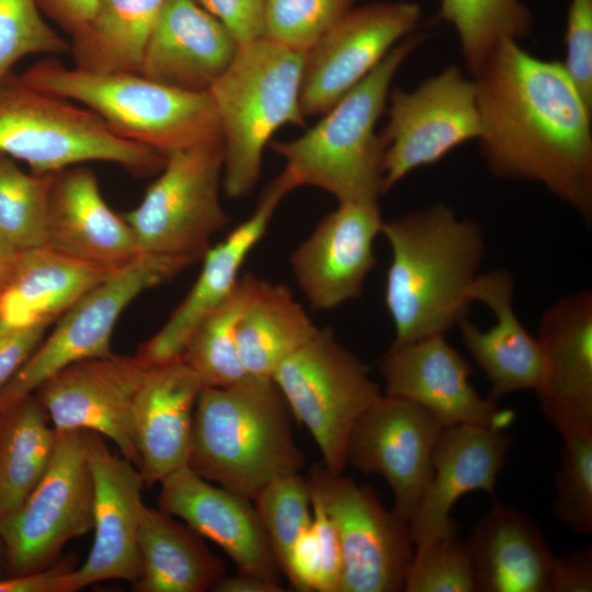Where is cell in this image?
Here are the masks:
<instances>
[{
  "mask_svg": "<svg viewBox=\"0 0 592 592\" xmlns=\"http://www.w3.org/2000/svg\"><path fill=\"white\" fill-rule=\"evenodd\" d=\"M441 422L423 407L383 395L353 425L345 464L389 485L391 511L410 522L433 476Z\"/></svg>",
  "mask_w": 592,
  "mask_h": 592,
  "instance_id": "obj_15",
  "label": "cell"
},
{
  "mask_svg": "<svg viewBox=\"0 0 592 592\" xmlns=\"http://www.w3.org/2000/svg\"><path fill=\"white\" fill-rule=\"evenodd\" d=\"M251 501L283 573L294 543L312 522L307 478L300 473L277 477L261 488Z\"/></svg>",
  "mask_w": 592,
  "mask_h": 592,
  "instance_id": "obj_37",
  "label": "cell"
},
{
  "mask_svg": "<svg viewBox=\"0 0 592 592\" xmlns=\"http://www.w3.org/2000/svg\"><path fill=\"white\" fill-rule=\"evenodd\" d=\"M113 271L46 244L21 251L0 288V321L13 328L48 327Z\"/></svg>",
  "mask_w": 592,
  "mask_h": 592,
  "instance_id": "obj_29",
  "label": "cell"
},
{
  "mask_svg": "<svg viewBox=\"0 0 592 592\" xmlns=\"http://www.w3.org/2000/svg\"><path fill=\"white\" fill-rule=\"evenodd\" d=\"M93 478L86 430H56L49 464L23 504L0 520L9 576L55 565L64 547L93 528Z\"/></svg>",
  "mask_w": 592,
  "mask_h": 592,
  "instance_id": "obj_10",
  "label": "cell"
},
{
  "mask_svg": "<svg viewBox=\"0 0 592 592\" xmlns=\"http://www.w3.org/2000/svg\"><path fill=\"white\" fill-rule=\"evenodd\" d=\"M514 280L508 270L480 273L469 298L486 305L496 317L488 330H480L467 318L459 323L462 340L483 371L491 390L489 398L526 389L535 390L543 376V353L537 338L522 325L513 308Z\"/></svg>",
  "mask_w": 592,
  "mask_h": 592,
  "instance_id": "obj_27",
  "label": "cell"
},
{
  "mask_svg": "<svg viewBox=\"0 0 592 592\" xmlns=\"http://www.w3.org/2000/svg\"><path fill=\"white\" fill-rule=\"evenodd\" d=\"M239 47L230 32L196 0H166L138 73L175 89L208 92Z\"/></svg>",
  "mask_w": 592,
  "mask_h": 592,
  "instance_id": "obj_24",
  "label": "cell"
},
{
  "mask_svg": "<svg viewBox=\"0 0 592 592\" xmlns=\"http://www.w3.org/2000/svg\"><path fill=\"white\" fill-rule=\"evenodd\" d=\"M138 547L141 574L137 592H204L226 574L225 562L185 523L144 506Z\"/></svg>",
  "mask_w": 592,
  "mask_h": 592,
  "instance_id": "obj_30",
  "label": "cell"
},
{
  "mask_svg": "<svg viewBox=\"0 0 592 592\" xmlns=\"http://www.w3.org/2000/svg\"><path fill=\"white\" fill-rule=\"evenodd\" d=\"M46 328L47 326L13 328L0 321V388L41 343Z\"/></svg>",
  "mask_w": 592,
  "mask_h": 592,
  "instance_id": "obj_45",
  "label": "cell"
},
{
  "mask_svg": "<svg viewBox=\"0 0 592 592\" xmlns=\"http://www.w3.org/2000/svg\"><path fill=\"white\" fill-rule=\"evenodd\" d=\"M384 145L386 193L413 170L433 164L453 149L482 134L476 84L457 66H447L415 89H394Z\"/></svg>",
  "mask_w": 592,
  "mask_h": 592,
  "instance_id": "obj_13",
  "label": "cell"
},
{
  "mask_svg": "<svg viewBox=\"0 0 592 592\" xmlns=\"http://www.w3.org/2000/svg\"><path fill=\"white\" fill-rule=\"evenodd\" d=\"M0 567L4 568L5 571H7V567H5V560H4V555H3V550H2V547H1V544H0ZM8 572V571H7ZM7 574H3L1 571H0V577H4Z\"/></svg>",
  "mask_w": 592,
  "mask_h": 592,
  "instance_id": "obj_52",
  "label": "cell"
},
{
  "mask_svg": "<svg viewBox=\"0 0 592 592\" xmlns=\"http://www.w3.org/2000/svg\"><path fill=\"white\" fill-rule=\"evenodd\" d=\"M166 0H96L91 19L70 35L75 65L92 71L139 72Z\"/></svg>",
  "mask_w": 592,
  "mask_h": 592,
  "instance_id": "obj_32",
  "label": "cell"
},
{
  "mask_svg": "<svg viewBox=\"0 0 592 592\" xmlns=\"http://www.w3.org/2000/svg\"><path fill=\"white\" fill-rule=\"evenodd\" d=\"M356 0H265L264 37L307 52Z\"/></svg>",
  "mask_w": 592,
  "mask_h": 592,
  "instance_id": "obj_40",
  "label": "cell"
},
{
  "mask_svg": "<svg viewBox=\"0 0 592 592\" xmlns=\"http://www.w3.org/2000/svg\"><path fill=\"white\" fill-rule=\"evenodd\" d=\"M511 437L500 429L459 423L442 429L433 452V476L409 522L414 546L458 526L455 502L473 491L493 497Z\"/></svg>",
  "mask_w": 592,
  "mask_h": 592,
  "instance_id": "obj_23",
  "label": "cell"
},
{
  "mask_svg": "<svg viewBox=\"0 0 592 592\" xmlns=\"http://www.w3.org/2000/svg\"><path fill=\"white\" fill-rule=\"evenodd\" d=\"M563 449L555 477L553 511L572 532L592 533V430L560 435Z\"/></svg>",
  "mask_w": 592,
  "mask_h": 592,
  "instance_id": "obj_39",
  "label": "cell"
},
{
  "mask_svg": "<svg viewBox=\"0 0 592 592\" xmlns=\"http://www.w3.org/2000/svg\"><path fill=\"white\" fill-rule=\"evenodd\" d=\"M0 153L37 174L105 161L147 177L166 162L164 155L114 134L84 106L38 91L13 72L0 84Z\"/></svg>",
  "mask_w": 592,
  "mask_h": 592,
  "instance_id": "obj_7",
  "label": "cell"
},
{
  "mask_svg": "<svg viewBox=\"0 0 592 592\" xmlns=\"http://www.w3.org/2000/svg\"><path fill=\"white\" fill-rule=\"evenodd\" d=\"M194 262L184 257L138 254L114 270L59 318L48 338L0 388V409L33 394L47 378L75 362L113 354L112 332L123 310L139 294Z\"/></svg>",
  "mask_w": 592,
  "mask_h": 592,
  "instance_id": "obj_11",
  "label": "cell"
},
{
  "mask_svg": "<svg viewBox=\"0 0 592 592\" xmlns=\"http://www.w3.org/2000/svg\"><path fill=\"white\" fill-rule=\"evenodd\" d=\"M214 592H282L281 583L269 581L252 574L239 572L237 576H224L210 589Z\"/></svg>",
  "mask_w": 592,
  "mask_h": 592,
  "instance_id": "obj_50",
  "label": "cell"
},
{
  "mask_svg": "<svg viewBox=\"0 0 592 592\" xmlns=\"http://www.w3.org/2000/svg\"><path fill=\"white\" fill-rule=\"evenodd\" d=\"M311 527L320 553V574L317 592H339L341 553L335 528L321 503L311 496Z\"/></svg>",
  "mask_w": 592,
  "mask_h": 592,
  "instance_id": "obj_44",
  "label": "cell"
},
{
  "mask_svg": "<svg viewBox=\"0 0 592 592\" xmlns=\"http://www.w3.org/2000/svg\"><path fill=\"white\" fill-rule=\"evenodd\" d=\"M424 39L413 33L396 44L382 61L300 137L272 141L297 186L323 190L339 203L378 201L384 194V145L376 124L397 71Z\"/></svg>",
  "mask_w": 592,
  "mask_h": 592,
  "instance_id": "obj_5",
  "label": "cell"
},
{
  "mask_svg": "<svg viewBox=\"0 0 592 592\" xmlns=\"http://www.w3.org/2000/svg\"><path fill=\"white\" fill-rule=\"evenodd\" d=\"M310 493L329 515L340 545L339 592H399L414 546L409 523L386 510L372 487L312 465Z\"/></svg>",
  "mask_w": 592,
  "mask_h": 592,
  "instance_id": "obj_12",
  "label": "cell"
},
{
  "mask_svg": "<svg viewBox=\"0 0 592 592\" xmlns=\"http://www.w3.org/2000/svg\"><path fill=\"white\" fill-rule=\"evenodd\" d=\"M56 430L35 394L0 409V520L14 513L52 458Z\"/></svg>",
  "mask_w": 592,
  "mask_h": 592,
  "instance_id": "obj_33",
  "label": "cell"
},
{
  "mask_svg": "<svg viewBox=\"0 0 592 592\" xmlns=\"http://www.w3.org/2000/svg\"><path fill=\"white\" fill-rule=\"evenodd\" d=\"M160 485V511L218 545L239 572L280 583L278 567L250 498L204 479L187 466Z\"/></svg>",
  "mask_w": 592,
  "mask_h": 592,
  "instance_id": "obj_22",
  "label": "cell"
},
{
  "mask_svg": "<svg viewBox=\"0 0 592 592\" xmlns=\"http://www.w3.org/2000/svg\"><path fill=\"white\" fill-rule=\"evenodd\" d=\"M203 387L182 357L148 366L133 410L145 486L160 483L187 466L193 412Z\"/></svg>",
  "mask_w": 592,
  "mask_h": 592,
  "instance_id": "obj_26",
  "label": "cell"
},
{
  "mask_svg": "<svg viewBox=\"0 0 592 592\" xmlns=\"http://www.w3.org/2000/svg\"><path fill=\"white\" fill-rule=\"evenodd\" d=\"M235 37L239 46L264 35L265 0H196Z\"/></svg>",
  "mask_w": 592,
  "mask_h": 592,
  "instance_id": "obj_43",
  "label": "cell"
},
{
  "mask_svg": "<svg viewBox=\"0 0 592 592\" xmlns=\"http://www.w3.org/2000/svg\"><path fill=\"white\" fill-rule=\"evenodd\" d=\"M378 201L339 203L291 255L299 289L315 310H331L361 297L377 264L374 241L382 231Z\"/></svg>",
  "mask_w": 592,
  "mask_h": 592,
  "instance_id": "obj_17",
  "label": "cell"
},
{
  "mask_svg": "<svg viewBox=\"0 0 592 592\" xmlns=\"http://www.w3.org/2000/svg\"><path fill=\"white\" fill-rule=\"evenodd\" d=\"M19 254L20 251L0 236V288L11 276Z\"/></svg>",
  "mask_w": 592,
  "mask_h": 592,
  "instance_id": "obj_51",
  "label": "cell"
},
{
  "mask_svg": "<svg viewBox=\"0 0 592 592\" xmlns=\"http://www.w3.org/2000/svg\"><path fill=\"white\" fill-rule=\"evenodd\" d=\"M421 8L379 1L353 8L305 52L300 106L305 117L325 114L365 78L401 39L414 33Z\"/></svg>",
  "mask_w": 592,
  "mask_h": 592,
  "instance_id": "obj_14",
  "label": "cell"
},
{
  "mask_svg": "<svg viewBox=\"0 0 592 592\" xmlns=\"http://www.w3.org/2000/svg\"><path fill=\"white\" fill-rule=\"evenodd\" d=\"M41 11L69 35L92 16L96 0H37Z\"/></svg>",
  "mask_w": 592,
  "mask_h": 592,
  "instance_id": "obj_49",
  "label": "cell"
},
{
  "mask_svg": "<svg viewBox=\"0 0 592 592\" xmlns=\"http://www.w3.org/2000/svg\"><path fill=\"white\" fill-rule=\"evenodd\" d=\"M318 329L287 286L261 278L236 329L247 375L271 378L277 366Z\"/></svg>",
  "mask_w": 592,
  "mask_h": 592,
  "instance_id": "obj_31",
  "label": "cell"
},
{
  "mask_svg": "<svg viewBox=\"0 0 592 592\" xmlns=\"http://www.w3.org/2000/svg\"><path fill=\"white\" fill-rule=\"evenodd\" d=\"M73 569V561L64 560L38 572L0 577V592H72Z\"/></svg>",
  "mask_w": 592,
  "mask_h": 592,
  "instance_id": "obj_48",
  "label": "cell"
},
{
  "mask_svg": "<svg viewBox=\"0 0 592 592\" xmlns=\"http://www.w3.org/2000/svg\"><path fill=\"white\" fill-rule=\"evenodd\" d=\"M566 71L592 109V0H570L567 11Z\"/></svg>",
  "mask_w": 592,
  "mask_h": 592,
  "instance_id": "obj_42",
  "label": "cell"
},
{
  "mask_svg": "<svg viewBox=\"0 0 592 592\" xmlns=\"http://www.w3.org/2000/svg\"><path fill=\"white\" fill-rule=\"evenodd\" d=\"M69 49V42L44 20L37 0H0V84L22 58Z\"/></svg>",
  "mask_w": 592,
  "mask_h": 592,
  "instance_id": "obj_41",
  "label": "cell"
},
{
  "mask_svg": "<svg viewBox=\"0 0 592 592\" xmlns=\"http://www.w3.org/2000/svg\"><path fill=\"white\" fill-rule=\"evenodd\" d=\"M414 547L403 591L475 592L469 549L458 526Z\"/></svg>",
  "mask_w": 592,
  "mask_h": 592,
  "instance_id": "obj_38",
  "label": "cell"
},
{
  "mask_svg": "<svg viewBox=\"0 0 592 592\" xmlns=\"http://www.w3.org/2000/svg\"><path fill=\"white\" fill-rule=\"evenodd\" d=\"M466 542L475 592H549L556 557L526 513L493 501Z\"/></svg>",
  "mask_w": 592,
  "mask_h": 592,
  "instance_id": "obj_28",
  "label": "cell"
},
{
  "mask_svg": "<svg viewBox=\"0 0 592 592\" xmlns=\"http://www.w3.org/2000/svg\"><path fill=\"white\" fill-rule=\"evenodd\" d=\"M294 419L310 433L332 473H343L345 448L357 419L384 394L366 366L330 328L285 358L271 376Z\"/></svg>",
  "mask_w": 592,
  "mask_h": 592,
  "instance_id": "obj_9",
  "label": "cell"
},
{
  "mask_svg": "<svg viewBox=\"0 0 592 592\" xmlns=\"http://www.w3.org/2000/svg\"><path fill=\"white\" fill-rule=\"evenodd\" d=\"M18 77L38 91L81 103L117 136L164 156L223 139L209 92L175 89L138 72L70 68L53 56Z\"/></svg>",
  "mask_w": 592,
  "mask_h": 592,
  "instance_id": "obj_4",
  "label": "cell"
},
{
  "mask_svg": "<svg viewBox=\"0 0 592 592\" xmlns=\"http://www.w3.org/2000/svg\"><path fill=\"white\" fill-rule=\"evenodd\" d=\"M296 187L294 178L284 169L263 189L251 215L224 240L209 247L201 259L198 277L185 298L162 328L139 346L140 358L156 365L181 357L198 323L235 289L248 255L265 235L280 203Z\"/></svg>",
  "mask_w": 592,
  "mask_h": 592,
  "instance_id": "obj_20",
  "label": "cell"
},
{
  "mask_svg": "<svg viewBox=\"0 0 592 592\" xmlns=\"http://www.w3.org/2000/svg\"><path fill=\"white\" fill-rule=\"evenodd\" d=\"M148 366L137 354L86 358L52 375L34 394L55 430L96 432L139 468L133 410Z\"/></svg>",
  "mask_w": 592,
  "mask_h": 592,
  "instance_id": "obj_16",
  "label": "cell"
},
{
  "mask_svg": "<svg viewBox=\"0 0 592 592\" xmlns=\"http://www.w3.org/2000/svg\"><path fill=\"white\" fill-rule=\"evenodd\" d=\"M283 573L300 592H317L320 574V553L310 525L294 543Z\"/></svg>",
  "mask_w": 592,
  "mask_h": 592,
  "instance_id": "obj_46",
  "label": "cell"
},
{
  "mask_svg": "<svg viewBox=\"0 0 592 592\" xmlns=\"http://www.w3.org/2000/svg\"><path fill=\"white\" fill-rule=\"evenodd\" d=\"M437 19L455 29L473 77L502 41L520 42L533 27V14L522 0H442Z\"/></svg>",
  "mask_w": 592,
  "mask_h": 592,
  "instance_id": "obj_35",
  "label": "cell"
},
{
  "mask_svg": "<svg viewBox=\"0 0 592 592\" xmlns=\"http://www.w3.org/2000/svg\"><path fill=\"white\" fill-rule=\"evenodd\" d=\"M45 244L107 270L139 254L132 228L110 208L94 172L82 164L53 174Z\"/></svg>",
  "mask_w": 592,
  "mask_h": 592,
  "instance_id": "obj_25",
  "label": "cell"
},
{
  "mask_svg": "<svg viewBox=\"0 0 592 592\" xmlns=\"http://www.w3.org/2000/svg\"><path fill=\"white\" fill-rule=\"evenodd\" d=\"M53 174L24 172L0 153V236L20 252L45 244Z\"/></svg>",
  "mask_w": 592,
  "mask_h": 592,
  "instance_id": "obj_36",
  "label": "cell"
},
{
  "mask_svg": "<svg viewBox=\"0 0 592 592\" xmlns=\"http://www.w3.org/2000/svg\"><path fill=\"white\" fill-rule=\"evenodd\" d=\"M380 372L390 397L412 401L430 411L443 426L467 423L503 430L514 412L500 410L469 382L473 368L446 340L435 334L391 344Z\"/></svg>",
  "mask_w": 592,
  "mask_h": 592,
  "instance_id": "obj_19",
  "label": "cell"
},
{
  "mask_svg": "<svg viewBox=\"0 0 592 592\" xmlns=\"http://www.w3.org/2000/svg\"><path fill=\"white\" fill-rule=\"evenodd\" d=\"M305 53L266 37L239 47L208 91L224 144L223 189L232 200L255 187L264 148L286 124L305 126L300 86Z\"/></svg>",
  "mask_w": 592,
  "mask_h": 592,
  "instance_id": "obj_6",
  "label": "cell"
},
{
  "mask_svg": "<svg viewBox=\"0 0 592 592\" xmlns=\"http://www.w3.org/2000/svg\"><path fill=\"white\" fill-rule=\"evenodd\" d=\"M86 437L94 488V539L83 565L71 572L72 592L109 580L134 583L141 574V474L133 463L115 455L99 433L86 431Z\"/></svg>",
  "mask_w": 592,
  "mask_h": 592,
  "instance_id": "obj_18",
  "label": "cell"
},
{
  "mask_svg": "<svg viewBox=\"0 0 592 592\" xmlns=\"http://www.w3.org/2000/svg\"><path fill=\"white\" fill-rule=\"evenodd\" d=\"M380 234L391 253L385 306L395 329L392 344L458 326L486 253L482 227L434 204L384 221Z\"/></svg>",
  "mask_w": 592,
  "mask_h": 592,
  "instance_id": "obj_2",
  "label": "cell"
},
{
  "mask_svg": "<svg viewBox=\"0 0 592 592\" xmlns=\"http://www.w3.org/2000/svg\"><path fill=\"white\" fill-rule=\"evenodd\" d=\"M592 591V546L588 545L556 558L551 571L549 592Z\"/></svg>",
  "mask_w": 592,
  "mask_h": 592,
  "instance_id": "obj_47",
  "label": "cell"
},
{
  "mask_svg": "<svg viewBox=\"0 0 592 592\" xmlns=\"http://www.w3.org/2000/svg\"><path fill=\"white\" fill-rule=\"evenodd\" d=\"M260 282L253 274L241 276L231 294L198 323L187 340L181 357L204 386L226 387L248 376L240 361L236 329Z\"/></svg>",
  "mask_w": 592,
  "mask_h": 592,
  "instance_id": "obj_34",
  "label": "cell"
},
{
  "mask_svg": "<svg viewBox=\"0 0 592 592\" xmlns=\"http://www.w3.org/2000/svg\"><path fill=\"white\" fill-rule=\"evenodd\" d=\"M292 419L272 378L248 375L230 386H204L193 412L187 467L251 499L271 480L304 469Z\"/></svg>",
  "mask_w": 592,
  "mask_h": 592,
  "instance_id": "obj_3",
  "label": "cell"
},
{
  "mask_svg": "<svg viewBox=\"0 0 592 592\" xmlns=\"http://www.w3.org/2000/svg\"><path fill=\"white\" fill-rule=\"evenodd\" d=\"M544 369L535 389L559 434L592 430V292L560 298L538 322Z\"/></svg>",
  "mask_w": 592,
  "mask_h": 592,
  "instance_id": "obj_21",
  "label": "cell"
},
{
  "mask_svg": "<svg viewBox=\"0 0 592 592\" xmlns=\"http://www.w3.org/2000/svg\"><path fill=\"white\" fill-rule=\"evenodd\" d=\"M492 175L545 186L592 224V109L563 64L502 41L474 76Z\"/></svg>",
  "mask_w": 592,
  "mask_h": 592,
  "instance_id": "obj_1",
  "label": "cell"
},
{
  "mask_svg": "<svg viewBox=\"0 0 592 592\" xmlns=\"http://www.w3.org/2000/svg\"><path fill=\"white\" fill-rule=\"evenodd\" d=\"M223 168V139L166 155L139 205L123 215L139 254L203 258L229 223L220 203Z\"/></svg>",
  "mask_w": 592,
  "mask_h": 592,
  "instance_id": "obj_8",
  "label": "cell"
}]
</instances>
